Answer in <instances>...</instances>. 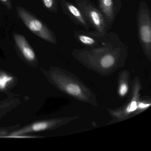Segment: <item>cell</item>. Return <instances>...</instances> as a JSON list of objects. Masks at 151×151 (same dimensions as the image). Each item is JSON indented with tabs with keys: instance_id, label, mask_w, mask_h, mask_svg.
<instances>
[{
	"instance_id": "6da1fadb",
	"label": "cell",
	"mask_w": 151,
	"mask_h": 151,
	"mask_svg": "<svg viewBox=\"0 0 151 151\" xmlns=\"http://www.w3.org/2000/svg\"><path fill=\"white\" fill-rule=\"evenodd\" d=\"M17 13L20 19L33 34L47 42L54 44L56 39L51 30L40 19L23 7H16Z\"/></svg>"
},
{
	"instance_id": "7a4b0ae2",
	"label": "cell",
	"mask_w": 151,
	"mask_h": 151,
	"mask_svg": "<svg viewBox=\"0 0 151 151\" xmlns=\"http://www.w3.org/2000/svg\"><path fill=\"white\" fill-rule=\"evenodd\" d=\"M13 37L16 45L23 56L29 61H35L36 54L25 37L17 33H14Z\"/></svg>"
},
{
	"instance_id": "3957f363",
	"label": "cell",
	"mask_w": 151,
	"mask_h": 151,
	"mask_svg": "<svg viewBox=\"0 0 151 151\" xmlns=\"http://www.w3.org/2000/svg\"><path fill=\"white\" fill-rule=\"evenodd\" d=\"M83 12L84 13L88 20L100 32H103L105 29V20L101 13L94 8L89 6L85 8Z\"/></svg>"
},
{
	"instance_id": "277c9868",
	"label": "cell",
	"mask_w": 151,
	"mask_h": 151,
	"mask_svg": "<svg viewBox=\"0 0 151 151\" xmlns=\"http://www.w3.org/2000/svg\"><path fill=\"white\" fill-rule=\"evenodd\" d=\"M150 19L147 16L141 17L139 24V32L141 41L146 46L151 43V28Z\"/></svg>"
},
{
	"instance_id": "5b68a950",
	"label": "cell",
	"mask_w": 151,
	"mask_h": 151,
	"mask_svg": "<svg viewBox=\"0 0 151 151\" xmlns=\"http://www.w3.org/2000/svg\"><path fill=\"white\" fill-rule=\"evenodd\" d=\"M52 122L50 121H42L32 124L22 129L15 132L11 134L12 137H17L26 133L45 130L51 127Z\"/></svg>"
},
{
	"instance_id": "8992f818",
	"label": "cell",
	"mask_w": 151,
	"mask_h": 151,
	"mask_svg": "<svg viewBox=\"0 0 151 151\" xmlns=\"http://www.w3.org/2000/svg\"><path fill=\"white\" fill-rule=\"evenodd\" d=\"M101 9L104 13L108 21H111L113 16V0H100Z\"/></svg>"
},
{
	"instance_id": "52a82bcc",
	"label": "cell",
	"mask_w": 151,
	"mask_h": 151,
	"mask_svg": "<svg viewBox=\"0 0 151 151\" xmlns=\"http://www.w3.org/2000/svg\"><path fill=\"white\" fill-rule=\"evenodd\" d=\"M66 6H67L68 11L75 19H76L77 21L81 23V24L83 25L86 26L87 24L85 21L84 18L83 14L81 13V11L76 7L72 4H68V3L66 4Z\"/></svg>"
},
{
	"instance_id": "ba28073f",
	"label": "cell",
	"mask_w": 151,
	"mask_h": 151,
	"mask_svg": "<svg viewBox=\"0 0 151 151\" xmlns=\"http://www.w3.org/2000/svg\"><path fill=\"white\" fill-rule=\"evenodd\" d=\"M14 80V78L5 72L0 71V90H5L9 84Z\"/></svg>"
},
{
	"instance_id": "9c48e42d",
	"label": "cell",
	"mask_w": 151,
	"mask_h": 151,
	"mask_svg": "<svg viewBox=\"0 0 151 151\" xmlns=\"http://www.w3.org/2000/svg\"><path fill=\"white\" fill-rule=\"evenodd\" d=\"M65 90L68 93L76 97L80 96L82 93L80 87L76 84H68L65 86Z\"/></svg>"
},
{
	"instance_id": "30bf717a",
	"label": "cell",
	"mask_w": 151,
	"mask_h": 151,
	"mask_svg": "<svg viewBox=\"0 0 151 151\" xmlns=\"http://www.w3.org/2000/svg\"><path fill=\"white\" fill-rule=\"evenodd\" d=\"M115 60L114 56L110 55H105L101 59V64L103 68H108L112 67L114 63Z\"/></svg>"
},
{
	"instance_id": "8fae6325",
	"label": "cell",
	"mask_w": 151,
	"mask_h": 151,
	"mask_svg": "<svg viewBox=\"0 0 151 151\" xmlns=\"http://www.w3.org/2000/svg\"><path fill=\"white\" fill-rule=\"evenodd\" d=\"M45 7L51 12L56 11V0H42Z\"/></svg>"
},
{
	"instance_id": "7c38bea8",
	"label": "cell",
	"mask_w": 151,
	"mask_h": 151,
	"mask_svg": "<svg viewBox=\"0 0 151 151\" xmlns=\"http://www.w3.org/2000/svg\"><path fill=\"white\" fill-rule=\"evenodd\" d=\"M78 38L81 43L88 45H93L95 42V40L93 38L86 35H79Z\"/></svg>"
},
{
	"instance_id": "4fadbf2b",
	"label": "cell",
	"mask_w": 151,
	"mask_h": 151,
	"mask_svg": "<svg viewBox=\"0 0 151 151\" xmlns=\"http://www.w3.org/2000/svg\"><path fill=\"white\" fill-rule=\"evenodd\" d=\"M128 87L127 85L125 84H122L119 89V94L121 96H123L126 94L128 92Z\"/></svg>"
},
{
	"instance_id": "5bb4252c",
	"label": "cell",
	"mask_w": 151,
	"mask_h": 151,
	"mask_svg": "<svg viewBox=\"0 0 151 151\" xmlns=\"http://www.w3.org/2000/svg\"><path fill=\"white\" fill-rule=\"evenodd\" d=\"M0 2L5 6L9 11L12 10L13 7L12 0H0Z\"/></svg>"
}]
</instances>
